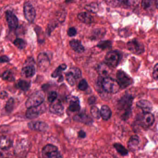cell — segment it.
<instances>
[{
	"label": "cell",
	"mask_w": 158,
	"mask_h": 158,
	"mask_svg": "<svg viewBox=\"0 0 158 158\" xmlns=\"http://www.w3.org/2000/svg\"><path fill=\"white\" fill-rule=\"evenodd\" d=\"M8 96V94L6 91H2L0 94V98L1 99H5Z\"/></svg>",
	"instance_id": "obj_46"
},
{
	"label": "cell",
	"mask_w": 158,
	"mask_h": 158,
	"mask_svg": "<svg viewBox=\"0 0 158 158\" xmlns=\"http://www.w3.org/2000/svg\"><path fill=\"white\" fill-rule=\"evenodd\" d=\"M140 143V139L137 135H134L130 138L128 142V147L130 150L134 151L135 150Z\"/></svg>",
	"instance_id": "obj_23"
},
{
	"label": "cell",
	"mask_w": 158,
	"mask_h": 158,
	"mask_svg": "<svg viewBox=\"0 0 158 158\" xmlns=\"http://www.w3.org/2000/svg\"><path fill=\"white\" fill-rule=\"evenodd\" d=\"M40 106L28 108L26 114L27 118L30 119H32L39 117L41 113L42 112V109Z\"/></svg>",
	"instance_id": "obj_15"
},
{
	"label": "cell",
	"mask_w": 158,
	"mask_h": 158,
	"mask_svg": "<svg viewBox=\"0 0 158 158\" xmlns=\"http://www.w3.org/2000/svg\"><path fill=\"white\" fill-rule=\"evenodd\" d=\"M154 115L151 112H143L140 119V125L143 128H147L153 125L155 122Z\"/></svg>",
	"instance_id": "obj_9"
},
{
	"label": "cell",
	"mask_w": 158,
	"mask_h": 158,
	"mask_svg": "<svg viewBox=\"0 0 158 158\" xmlns=\"http://www.w3.org/2000/svg\"><path fill=\"white\" fill-rule=\"evenodd\" d=\"M106 33V30L103 28H98L94 30L93 31L92 38L94 40L99 39L102 38Z\"/></svg>",
	"instance_id": "obj_25"
},
{
	"label": "cell",
	"mask_w": 158,
	"mask_h": 158,
	"mask_svg": "<svg viewBox=\"0 0 158 158\" xmlns=\"http://www.w3.org/2000/svg\"><path fill=\"white\" fill-rule=\"evenodd\" d=\"M156 0H142V6L144 9L150 8L154 4H156Z\"/></svg>",
	"instance_id": "obj_34"
},
{
	"label": "cell",
	"mask_w": 158,
	"mask_h": 158,
	"mask_svg": "<svg viewBox=\"0 0 158 158\" xmlns=\"http://www.w3.org/2000/svg\"><path fill=\"white\" fill-rule=\"evenodd\" d=\"M38 63L40 69L45 71L50 66V61L48 55L45 53H41L38 56Z\"/></svg>",
	"instance_id": "obj_11"
},
{
	"label": "cell",
	"mask_w": 158,
	"mask_h": 158,
	"mask_svg": "<svg viewBox=\"0 0 158 158\" xmlns=\"http://www.w3.org/2000/svg\"><path fill=\"white\" fill-rule=\"evenodd\" d=\"M153 77L155 80L158 79V63L155 65L153 73Z\"/></svg>",
	"instance_id": "obj_43"
},
{
	"label": "cell",
	"mask_w": 158,
	"mask_h": 158,
	"mask_svg": "<svg viewBox=\"0 0 158 158\" xmlns=\"http://www.w3.org/2000/svg\"><path fill=\"white\" fill-rule=\"evenodd\" d=\"M73 119L76 121L85 124H90L93 122L91 118L84 113H81L76 115L74 117Z\"/></svg>",
	"instance_id": "obj_21"
},
{
	"label": "cell",
	"mask_w": 158,
	"mask_h": 158,
	"mask_svg": "<svg viewBox=\"0 0 158 158\" xmlns=\"http://www.w3.org/2000/svg\"><path fill=\"white\" fill-rule=\"evenodd\" d=\"M85 9L92 13H97L99 10V6L96 2H92L85 6Z\"/></svg>",
	"instance_id": "obj_27"
},
{
	"label": "cell",
	"mask_w": 158,
	"mask_h": 158,
	"mask_svg": "<svg viewBox=\"0 0 158 158\" xmlns=\"http://www.w3.org/2000/svg\"><path fill=\"white\" fill-rule=\"evenodd\" d=\"M79 137L81 138H85L86 136V133L83 131H81L78 133Z\"/></svg>",
	"instance_id": "obj_47"
},
{
	"label": "cell",
	"mask_w": 158,
	"mask_h": 158,
	"mask_svg": "<svg viewBox=\"0 0 158 158\" xmlns=\"http://www.w3.org/2000/svg\"><path fill=\"white\" fill-rule=\"evenodd\" d=\"M67 68V65L65 64H63L58 66L56 70L53 72L52 75V77L53 78H56L57 77L61 76L62 72L65 70Z\"/></svg>",
	"instance_id": "obj_29"
},
{
	"label": "cell",
	"mask_w": 158,
	"mask_h": 158,
	"mask_svg": "<svg viewBox=\"0 0 158 158\" xmlns=\"http://www.w3.org/2000/svg\"><path fill=\"white\" fill-rule=\"evenodd\" d=\"M110 67L106 63H102L100 64L98 67V72L101 77H108L107 76L110 74Z\"/></svg>",
	"instance_id": "obj_18"
},
{
	"label": "cell",
	"mask_w": 158,
	"mask_h": 158,
	"mask_svg": "<svg viewBox=\"0 0 158 158\" xmlns=\"http://www.w3.org/2000/svg\"><path fill=\"white\" fill-rule=\"evenodd\" d=\"M64 108L59 101H54L50 106V110L52 113L56 115H62L64 112Z\"/></svg>",
	"instance_id": "obj_16"
},
{
	"label": "cell",
	"mask_w": 158,
	"mask_h": 158,
	"mask_svg": "<svg viewBox=\"0 0 158 158\" xmlns=\"http://www.w3.org/2000/svg\"><path fill=\"white\" fill-rule=\"evenodd\" d=\"M2 78L7 81L13 82L15 81V77L13 73L9 70H6L4 72L2 76Z\"/></svg>",
	"instance_id": "obj_30"
},
{
	"label": "cell",
	"mask_w": 158,
	"mask_h": 158,
	"mask_svg": "<svg viewBox=\"0 0 158 158\" xmlns=\"http://www.w3.org/2000/svg\"><path fill=\"white\" fill-rule=\"evenodd\" d=\"M96 102V98L94 96H91L88 99V103L89 105H93Z\"/></svg>",
	"instance_id": "obj_45"
},
{
	"label": "cell",
	"mask_w": 158,
	"mask_h": 158,
	"mask_svg": "<svg viewBox=\"0 0 158 158\" xmlns=\"http://www.w3.org/2000/svg\"><path fill=\"white\" fill-rule=\"evenodd\" d=\"M128 50L134 54L139 55L145 52L144 46L136 40H133L127 43Z\"/></svg>",
	"instance_id": "obj_8"
},
{
	"label": "cell",
	"mask_w": 158,
	"mask_h": 158,
	"mask_svg": "<svg viewBox=\"0 0 158 158\" xmlns=\"http://www.w3.org/2000/svg\"><path fill=\"white\" fill-rule=\"evenodd\" d=\"M34 64V60L32 58H28L26 61L21 70V73L23 76L27 78H30L35 75L36 69Z\"/></svg>",
	"instance_id": "obj_6"
},
{
	"label": "cell",
	"mask_w": 158,
	"mask_h": 158,
	"mask_svg": "<svg viewBox=\"0 0 158 158\" xmlns=\"http://www.w3.org/2000/svg\"><path fill=\"white\" fill-rule=\"evenodd\" d=\"M102 86L103 90L110 94H116L120 88L117 80L109 77L102 79Z\"/></svg>",
	"instance_id": "obj_3"
},
{
	"label": "cell",
	"mask_w": 158,
	"mask_h": 158,
	"mask_svg": "<svg viewBox=\"0 0 158 158\" xmlns=\"http://www.w3.org/2000/svg\"><path fill=\"white\" fill-rule=\"evenodd\" d=\"M111 46H112V43L109 40L100 41L97 45L98 47L103 50L110 49L111 48Z\"/></svg>",
	"instance_id": "obj_31"
},
{
	"label": "cell",
	"mask_w": 158,
	"mask_h": 158,
	"mask_svg": "<svg viewBox=\"0 0 158 158\" xmlns=\"http://www.w3.org/2000/svg\"><path fill=\"white\" fill-rule=\"evenodd\" d=\"M0 158H3L2 155L1 153H0Z\"/></svg>",
	"instance_id": "obj_50"
},
{
	"label": "cell",
	"mask_w": 158,
	"mask_h": 158,
	"mask_svg": "<svg viewBox=\"0 0 158 158\" xmlns=\"http://www.w3.org/2000/svg\"><path fill=\"white\" fill-rule=\"evenodd\" d=\"M68 102L69 103V109L72 112H77L80 110V101L77 97L70 96L67 97Z\"/></svg>",
	"instance_id": "obj_14"
},
{
	"label": "cell",
	"mask_w": 158,
	"mask_h": 158,
	"mask_svg": "<svg viewBox=\"0 0 158 158\" xmlns=\"http://www.w3.org/2000/svg\"><path fill=\"white\" fill-rule=\"evenodd\" d=\"M77 33V31L75 27L69 28L68 30V35L69 37H73V36H76Z\"/></svg>",
	"instance_id": "obj_42"
},
{
	"label": "cell",
	"mask_w": 158,
	"mask_h": 158,
	"mask_svg": "<svg viewBox=\"0 0 158 158\" xmlns=\"http://www.w3.org/2000/svg\"><path fill=\"white\" fill-rule=\"evenodd\" d=\"M79 89L81 91H85L88 87V84L85 80H82L79 83L78 85Z\"/></svg>",
	"instance_id": "obj_41"
},
{
	"label": "cell",
	"mask_w": 158,
	"mask_h": 158,
	"mask_svg": "<svg viewBox=\"0 0 158 158\" xmlns=\"http://www.w3.org/2000/svg\"><path fill=\"white\" fill-rule=\"evenodd\" d=\"M14 44L15 45L16 47L20 50H22L26 47V42L21 39L18 38V39H16L14 41Z\"/></svg>",
	"instance_id": "obj_33"
},
{
	"label": "cell",
	"mask_w": 158,
	"mask_h": 158,
	"mask_svg": "<svg viewBox=\"0 0 158 158\" xmlns=\"http://www.w3.org/2000/svg\"><path fill=\"white\" fill-rule=\"evenodd\" d=\"M69 71L74 76L76 79L80 78L81 76V72L77 68H71Z\"/></svg>",
	"instance_id": "obj_36"
},
{
	"label": "cell",
	"mask_w": 158,
	"mask_h": 158,
	"mask_svg": "<svg viewBox=\"0 0 158 158\" xmlns=\"http://www.w3.org/2000/svg\"><path fill=\"white\" fill-rule=\"evenodd\" d=\"M24 13L25 18L28 21L32 22L36 17V11L30 3L27 2L24 4Z\"/></svg>",
	"instance_id": "obj_10"
},
{
	"label": "cell",
	"mask_w": 158,
	"mask_h": 158,
	"mask_svg": "<svg viewBox=\"0 0 158 158\" xmlns=\"http://www.w3.org/2000/svg\"><path fill=\"white\" fill-rule=\"evenodd\" d=\"M72 49L76 52L81 53L85 51V48L81 43L78 40H72L69 43Z\"/></svg>",
	"instance_id": "obj_20"
},
{
	"label": "cell",
	"mask_w": 158,
	"mask_h": 158,
	"mask_svg": "<svg viewBox=\"0 0 158 158\" xmlns=\"http://www.w3.org/2000/svg\"><path fill=\"white\" fill-rule=\"evenodd\" d=\"M73 0H66V2L67 3H70L73 2Z\"/></svg>",
	"instance_id": "obj_49"
},
{
	"label": "cell",
	"mask_w": 158,
	"mask_h": 158,
	"mask_svg": "<svg viewBox=\"0 0 158 158\" xmlns=\"http://www.w3.org/2000/svg\"><path fill=\"white\" fill-rule=\"evenodd\" d=\"M91 114L93 117L95 118L99 119L100 117H101L100 115V111L98 109V108L96 106H93L91 107Z\"/></svg>",
	"instance_id": "obj_35"
},
{
	"label": "cell",
	"mask_w": 158,
	"mask_h": 158,
	"mask_svg": "<svg viewBox=\"0 0 158 158\" xmlns=\"http://www.w3.org/2000/svg\"><path fill=\"white\" fill-rule=\"evenodd\" d=\"M78 18L80 21L86 24H91L94 21L93 17L85 12H81L78 15Z\"/></svg>",
	"instance_id": "obj_22"
},
{
	"label": "cell",
	"mask_w": 158,
	"mask_h": 158,
	"mask_svg": "<svg viewBox=\"0 0 158 158\" xmlns=\"http://www.w3.org/2000/svg\"><path fill=\"white\" fill-rule=\"evenodd\" d=\"M114 147L117 150V152L122 156H126L128 155V151L120 143H115Z\"/></svg>",
	"instance_id": "obj_26"
},
{
	"label": "cell",
	"mask_w": 158,
	"mask_h": 158,
	"mask_svg": "<svg viewBox=\"0 0 158 158\" xmlns=\"http://www.w3.org/2000/svg\"><path fill=\"white\" fill-rule=\"evenodd\" d=\"M11 139L6 136H0V148L3 150H7L12 147Z\"/></svg>",
	"instance_id": "obj_19"
},
{
	"label": "cell",
	"mask_w": 158,
	"mask_h": 158,
	"mask_svg": "<svg viewBox=\"0 0 158 158\" xmlns=\"http://www.w3.org/2000/svg\"><path fill=\"white\" fill-rule=\"evenodd\" d=\"M42 154L43 158H62L57 148L52 144L44 146L42 151Z\"/></svg>",
	"instance_id": "obj_4"
},
{
	"label": "cell",
	"mask_w": 158,
	"mask_h": 158,
	"mask_svg": "<svg viewBox=\"0 0 158 158\" xmlns=\"http://www.w3.org/2000/svg\"><path fill=\"white\" fill-rule=\"evenodd\" d=\"M136 106L143 110V112H149L152 110L153 106L147 100H140L136 103Z\"/></svg>",
	"instance_id": "obj_17"
},
{
	"label": "cell",
	"mask_w": 158,
	"mask_h": 158,
	"mask_svg": "<svg viewBox=\"0 0 158 158\" xmlns=\"http://www.w3.org/2000/svg\"><path fill=\"white\" fill-rule=\"evenodd\" d=\"M156 7L158 9V0H156Z\"/></svg>",
	"instance_id": "obj_48"
},
{
	"label": "cell",
	"mask_w": 158,
	"mask_h": 158,
	"mask_svg": "<svg viewBox=\"0 0 158 158\" xmlns=\"http://www.w3.org/2000/svg\"><path fill=\"white\" fill-rule=\"evenodd\" d=\"M140 0H123V2L127 6H135L138 5Z\"/></svg>",
	"instance_id": "obj_38"
},
{
	"label": "cell",
	"mask_w": 158,
	"mask_h": 158,
	"mask_svg": "<svg viewBox=\"0 0 158 158\" xmlns=\"http://www.w3.org/2000/svg\"><path fill=\"white\" fill-rule=\"evenodd\" d=\"M66 77L67 81L68 82L70 85H75L76 79L70 72L69 71L67 73L66 75Z\"/></svg>",
	"instance_id": "obj_37"
},
{
	"label": "cell",
	"mask_w": 158,
	"mask_h": 158,
	"mask_svg": "<svg viewBox=\"0 0 158 158\" xmlns=\"http://www.w3.org/2000/svg\"><path fill=\"white\" fill-rule=\"evenodd\" d=\"M17 86L19 89L22 91H28L30 87V83L25 80H19L17 83Z\"/></svg>",
	"instance_id": "obj_28"
},
{
	"label": "cell",
	"mask_w": 158,
	"mask_h": 158,
	"mask_svg": "<svg viewBox=\"0 0 158 158\" xmlns=\"http://www.w3.org/2000/svg\"><path fill=\"white\" fill-rule=\"evenodd\" d=\"M107 4L111 7H115L119 6L120 0H105Z\"/></svg>",
	"instance_id": "obj_40"
},
{
	"label": "cell",
	"mask_w": 158,
	"mask_h": 158,
	"mask_svg": "<svg viewBox=\"0 0 158 158\" xmlns=\"http://www.w3.org/2000/svg\"><path fill=\"white\" fill-rule=\"evenodd\" d=\"M8 130H9V127L7 125H2L0 126V132H7Z\"/></svg>",
	"instance_id": "obj_44"
},
{
	"label": "cell",
	"mask_w": 158,
	"mask_h": 158,
	"mask_svg": "<svg viewBox=\"0 0 158 158\" xmlns=\"http://www.w3.org/2000/svg\"><path fill=\"white\" fill-rule=\"evenodd\" d=\"M57 97V94L55 91H52L48 94V100L49 102H53L55 101Z\"/></svg>",
	"instance_id": "obj_39"
},
{
	"label": "cell",
	"mask_w": 158,
	"mask_h": 158,
	"mask_svg": "<svg viewBox=\"0 0 158 158\" xmlns=\"http://www.w3.org/2000/svg\"><path fill=\"white\" fill-rule=\"evenodd\" d=\"M100 115L104 120H108L111 116V111L108 106L104 105L101 107Z\"/></svg>",
	"instance_id": "obj_24"
},
{
	"label": "cell",
	"mask_w": 158,
	"mask_h": 158,
	"mask_svg": "<svg viewBox=\"0 0 158 158\" xmlns=\"http://www.w3.org/2000/svg\"><path fill=\"white\" fill-rule=\"evenodd\" d=\"M6 17L7 24L11 29H15L18 27L19 22L15 15L11 11H7L6 13Z\"/></svg>",
	"instance_id": "obj_12"
},
{
	"label": "cell",
	"mask_w": 158,
	"mask_h": 158,
	"mask_svg": "<svg viewBox=\"0 0 158 158\" xmlns=\"http://www.w3.org/2000/svg\"><path fill=\"white\" fill-rule=\"evenodd\" d=\"M28 126L31 130L41 132L45 131L49 128L47 123L41 121L31 122L29 123Z\"/></svg>",
	"instance_id": "obj_13"
},
{
	"label": "cell",
	"mask_w": 158,
	"mask_h": 158,
	"mask_svg": "<svg viewBox=\"0 0 158 158\" xmlns=\"http://www.w3.org/2000/svg\"><path fill=\"white\" fill-rule=\"evenodd\" d=\"M117 81L120 88L124 89L132 83V79L124 71L119 70L117 72Z\"/></svg>",
	"instance_id": "obj_5"
},
{
	"label": "cell",
	"mask_w": 158,
	"mask_h": 158,
	"mask_svg": "<svg viewBox=\"0 0 158 158\" xmlns=\"http://www.w3.org/2000/svg\"><path fill=\"white\" fill-rule=\"evenodd\" d=\"M119 60V54L115 51L109 52L105 57V63L111 68L117 67L118 64Z\"/></svg>",
	"instance_id": "obj_7"
},
{
	"label": "cell",
	"mask_w": 158,
	"mask_h": 158,
	"mask_svg": "<svg viewBox=\"0 0 158 158\" xmlns=\"http://www.w3.org/2000/svg\"><path fill=\"white\" fill-rule=\"evenodd\" d=\"M15 100L12 98H9L6 102L5 106V110L6 112L11 113L14 109Z\"/></svg>",
	"instance_id": "obj_32"
},
{
	"label": "cell",
	"mask_w": 158,
	"mask_h": 158,
	"mask_svg": "<svg viewBox=\"0 0 158 158\" xmlns=\"http://www.w3.org/2000/svg\"><path fill=\"white\" fill-rule=\"evenodd\" d=\"M133 100V97L131 95L126 94L118 102L117 108L122 112L121 118L123 120H126L130 117Z\"/></svg>",
	"instance_id": "obj_1"
},
{
	"label": "cell",
	"mask_w": 158,
	"mask_h": 158,
	"mask_svg": "<svg viewBox=\"0 0 158 158\" xmlns=\"http://www.w3.org/2000/svg\"><path fill=\"white\" fill-rule=\"evenodd\" d=\"M0 63H1V56H0Z\"/></svg>",
	"instance_id": "obj_51"
},
{
	"label": "cell",
	"mask_w": 158,
	"mask_h": 158,
	"mask_svg": "<svg viewBox=\"0 0 158 158\" xmlns=\"http://www.w3.org/2000/svg\"><path fill=\"white\" fill-rule=\"evenodd\" d=\"M44 100V94L42 91H38L32 94L26 102L27 108L40 106Z\"/></svg>",
	"instance_id": "obj_2"
}]
</instances>
